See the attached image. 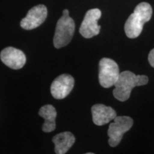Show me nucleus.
<instances>
[{"label": "nucleus", "mask_w": 154, "mask_h": 154, "mask_svg": "<svg viewBox=\"0 0 154 154\" xmlns=\"http://www.w3.org/2000/svg\"><path fill=\"white\" fill-rule=\"evenodd\" d=\"M149 82V78L145 75H136L130 71L120 73L115 83L113 91V96L120 101H126L129 99L131 92L136 86L146 85Z\"/></svg>", "instance_id": "1"}, {"label": "nucleus", "mask_w": 154, "mask_h": 154, "mask_svg": "<svg viewBox=\"0 0 154 154\" xmlns=\"http://www.w3.org/2000/svg\"><path fill=\"white\" fill-rule=\"evenodd\" d=\"M153 9L147 2H141L138 5L134 11L126 20L124 26L125 33L127 37L134 38L141 34L143 25L151 19Z\"/></svg>", "instance_id": "2"}, {"label": "nucleus", "mask_w": 154, "mask_h": 154, "mask_svg": "<svg viewBox=\"0 0 154 154\" xmlns=\"http://www.w3.org/2000/svg\"><path fill=\"white\" fill-rule=\"evenodd\" d=\"M75 23L69 15H63L58 20L54 36V45L57 49H60L70 43L74 36Z\"/></svg>", "instance_id": "3"}, {"label": "nucleus", "mask_w": 154, "mask_h": 154, "mask_svg": "<svg viewBox=\"0 0 154 154\" xmlns=\"http://www.w3.org/2000/svg\"><path fill=\"white\" fill-rule=\"evenodd\" d=\"M134 124V121L129 116H116L113 122L109 125L108 130L109 144L111 147H116L120 143L125 133L129 131Z\"/></svg>", "instance_id": "4"}, {"label": "nucleus", "mask_w": 154, "mask_h": 154, "mask_svg": "<svg viewBox=\"0 0 154 154\" xmlns=\"http://www.w3.org/2000/svg\"><path fill=\"white\" fill-rule=\"evenodd\" d=\"M120 72L117 63L109 58H103L99 62V80L103 88L113 86L118 79Z\"/></svg>", "instance_id": "5"}, {"label": "nucleus", "mask_w": 154, "mask_h": 154, "mask_svg": "<svg viewBox=\"0 0 154 154\" xmlns=\"http://www.w3.org/2000/svg\"><path fill=\"white\" fill-rule=\"evenodd\" d=\"M101 17V11L99 9H91L86 13L79 29L82 36L90 38L99 34L101 26L98 24V20Z\"/></svg>", "instance_id": "6"}, {"label": "nucleus", "mask_w": 154, "mask_h": 154, "mask_svg": "<svg viewBox=\"0 0 154 154\" xmlns=\"http://www.w3.org/2000/svg\"><path fill=\"white\" fill-rule=\"evenodd\" d=\"M47 8L43 5L32 7L26 16L22 19L20 26L25 30H32L43 24L47 17Z\"/></svg>", "instance_id": "7"}, {"label": "nucleus", "mask_w": 154, "mask_h": 154, "mask_svg": "<svg viewBox=\"0 0 154 154\" xmlns=\"http://www.w3.org/2000/svg\"><path fill=\"white\" fill-rule=\"evenodd\" d=\"M74 77L69 74H61L54 80L51 85V94L56 99H63L72 91L74 86Z\"/></svg>", "instance_id": "8"}, {"label": "nucleus", "mask_w": 154, "mask_h": 154, "mask_svg": "<svg viewBox=\"0 0 154 154\" xmlns=\"http://www.w3.org/2000/svg\"><path fill=\"white\" fill-rule=\"evenodd\" d=\"M0 58L6 66L15 70L22 69L26 61L24 53L14 47H7L4 49L0 54Z\"/></svg>", "instance_id": "9"}, {"label": "nucleus", "mask_w": 154, "mask_h": 154, "mask_svg": "<svg viewBox=\"0 0 154 154\" xmlns=\"http://www.w3.org/2000/svg\"><path fill=\"white\" fill-rule=\"evenodd\" d=\"M92 120L97 126H103L113 120L116 116V112L113 108L101 104H95L91 108Z\"/></svg>", "instance_id": "10"}, {"label": "nucleus", "mask_w": 154, "mask_h": 154, "mask_svg": "<svg viewBox=\"0 0 154 154\" xmlns=\"http://www.w3.org/2000/svg\"><path fill=\"white\" fill-rule=\"evenodd\" d=\"M74 134L69 131L61 132L56 135L52 138V142L54 143V151L57 154H65L75 143Z\"/></svg>", "instance_id": "11"}, {"label": "nucleus", "mask_w": 154, "mask_h": 154, "mask_svg": "<svg viewBox=\"0 0 154 154\" xmlns=\"http://www.w3.org/2000/svg\"><path fill=\"white\" fill-rule=\"evenodd\" d=\"M38 115L44 119V123L42 127L44 132L50 133L55 130L57 112L52 105L43 106L38 111Z\"/></svg>", "instance_id": "12"}, {"label": "nucleus", "mask_w": 154, "mask_h": 154, "mask_svg": "<svg viewBox=\"0 0 154 154\" xmlns=\"http://www.w3.org/2000/svg\"><path fill=\"white\" fill-rule=\"evenodd\" d=\"M149 61L151 66L154 68V49L150 51L149 54Z\"/></svg>", "instance_id": "13"}, {"label": "nucleus", "mask_w": 154, "mask_h": 154, "mask_svg": "<svg viewBox=\"0 0 154 154\" xmlns=\"http://www.w3.org/2000/svg\"><path fill=\"white\" fill-rule=\"evenodd\" d=\"M63 15H69V11L68 9H64V10L63 11Z\"/></svg>", "instance_id": "14"}]
</instances>
